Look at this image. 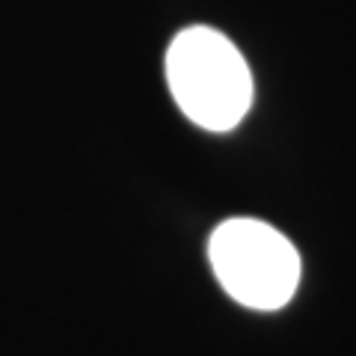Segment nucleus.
<instances>
[{"label": "nucleus", "mask_w": 356, "mask_h": 356, "mask_svg": "<svg viewBox=\"0 0 356 356\" xmlns=\"http://www.w3.org/2000/svg\"><path fill=\"white\" fill-rule=\"evenodd\" d=\"M166 81L181 113L205 131H232L252 104L241 51L211 27H187L166 51Z\"/></svg>", "instance_id": "f257e3e1"}, {"label": "nucleus", "mask_w": 356, "mask_h": 356, "mask_svg": "<svg viewBox=\"0 0 356 356\" xmlns=\"http://www.w3.org/2000/svg\"><path fill=\"white\" fill-rule=\"evenodd\" d=\"M208 259L220 285L241 306L273 312L294 297L300 255L294 243L259 220H226L214 229Z\"/></svg>", "instance_id": "f03ea898"}]
</instances>
